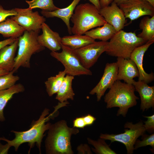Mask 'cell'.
<instances>
[{
  "instance_id": "7",
  "label": "cell",
  "mask_w": 154,
  "mask_h": 154,
  "mask_svg": "<svg viewBox=\"0 0 154 154\" xmlns=\"http://www.w3.org/2000/svg\"><path fill=\"white\" fill-rule=\"evenodd\" d=\"M61 49V52L51 51L50 55L63 65L66 74L74 76L92 75V71L83 65L74 49L62 43Z\"/></svg>"
},
{
  "instance_id": "14",
  "label": "cell",
  "mask_w": 154,
  "mask_h": 154,
  "mask_svg": "<svg viewBox=\"0 0 154 154\" xmlns=\"http://www.w3.org/2000/svg\"><path fill=\"white\" fill-rule=\"evenodd\" d=\"M116 62L118 66L117 80H123L127 84H132L134 78L139 76L135 63L130 58L121 57H117Z\"/></svg>"
},
{
  "instance_id": "12",
  "label": "cell",
  "mask_w": 154,
  "mask_h": 154,
  "mask_svg": "<svg viewBox=\"0 0 154 154\" xmlns=\"http://www.w3.org/2000/svg\"><path fill=\"white\" fill-rule=\"evenodd\" d=\"M118 66L116 62L106 64L100 80L90 92L91 95L96 94L97 101H100L106 90L110 89L117 80Z\"/></svg>"
},
{
  "instance_id": "36",
  "label": "cell",
  "mask_w": 154,
  "mask_h": 154,
  "mask_svg": "<svg viewBox=\"0 0 154 154\" xmlns=\"http://www.w3.org/2000/svg\"><path fill=\"white\" fill-rule=\"evenodd\" d=\"M114 1V0H99L101 8L108 6Z\"/></svg>"
},
{
  "instance_id": "38",
  "label": "cell",
  "mask_w": 154,
  "mask_h": 154,
  "mask_svg": "<svg viewBox=\"0 0 154 154\" xmlns=\"http://www.w3.org/2000/svg\"><path fill=\"white\" fill-rule=\"evenodd\" d=\"M130 0H114L113 2L119 6L120 5L123 4Z\"/></svg>"
},
{
  "instance_id": "3",
  "label": "cell",
  "mask_w": 154,
  "mask_h": 154,
  "mask_svg": "<svg viewBox=\"0 0 154 154\" xmlns=\"http://www.w3.org/2000/svg\"><path fill=\"white\" fill-rule=\"evenodd\" d=\"M104 97L106 108H119L117 116L125 117L129 108L136 105L139 98L135 94V90L133 84L117 80Z\"/></svg>"
},
{
  "instance_id": "17",
  "label": "cell",
  "mask_w": 154,
  "mask_h": 154,
  "mask_svg": "<svg viewBox=\"0 0 154 154\" xmlns=\"http://www.w3.org/2000/svg\"><path fill=\"white\" fill-rule=\"evenodd\" d=\"M142 81H135L133 83L135 91L139 93L140 97V109L143 112L154 108V86H150Z\"/></svg>"
},
{
  "instance_id": "33",
  "label": "cell",
  "mask_w": 154,
  "mask_h": 154,
  "mask_svg": "<svg viewBox=\"0 0 154 154\" xmlns=\"http://www.w3.org/2000/svg\"><path fill=\"white\" fill-rule=\"evenodd\" d=\"M73 127L83 128L86 126L83 117L76 118L73 121Z\"/></svg>"
},
{
  "instance_id": "25",
  "label": "cell",
  "mask_w": 154,
  "mask_h": 154,
  "mask_svg": "<svg viewBox=\"0 0 154 154\" xmlns=\"http://www.w3.org/2000/svg\"><path fill=\"white\" fill-rule=\"evenodd\" d=\"M139 27L142 31L137 37L142 38L146 42H154V16L151 18L145 17L142 18Z\"/></svg>"
},
{
  "instance_id": "24",
  "label": "cell",
  "mask_w": 154,
  "mask_h": 154,
  "mask_svg": "<svg viewBox=\"0 0 154 154\" xmlns=\"http://www.w3.org/2000/svg\"><path fill=\"white\" fill-rule=\"evenodd\" d=\"M25 89L24 86L19 83L9 89L0 91V121L5 120L3 110L8 101L15 94L23 92Z\"/></svg>"
},
{
  "instance_id": "16",
  "label": "cell",
  "mask_w": 154,
  "mask_h": 154,
  "mask_svg": "<svg viewBox=\"0 0 154 154\" xmlns=\"http://www.w3.org/2000/svg\"><path fill=\"white\" fill-rule=\"evenodd\" d=\"M42 33L38 35L37 39L39 44L51 51H57L61 49V38L59 33L53 31L45 22L41 27Z\"/></svg>"
},
{
  "instance_id": "20",
  "label": "cell",
  "mask_w": 154,
  "mask_h": 154,
  "mask_svg": "<svg viewBox=\"0 0 154 154\" xmlns=\"http://www.w3.org/2000/svg\"><path fill=\"white\" fill-rule=\"evenodd\" d=\"M25 30L11 18L0 22V34L4 37L18 38Z\"/></svg>"
},
{
  "instance_id": "19",
  "label": "cell",
  "mask_w": 154,
  "mask_h": 154,
  "mask_svg": "<svg viewBox=\"0 0 154 154\" xmlns=\"http://www.w3.org/2000/svg\"><path fill=\"white\" fill-rule=\"evenodd\" d=\"M18 43V38L13 43L4 47L0 50V69L9 72L13 70Z\"/></svg>"
},
{
  "instance_id": "28",
  "label": "cell",
  "mask_w": 154,
  "mask_h": 154,
  "mask_svg": "<svg viewBox=\"0 0 154 154\" xmlns=\"http://www.w3.org/2000/svg\"><path fill=\"white\" fill-rule=\"evenodd\" d=\"M29 5V8L32 9L40 8L42 11H50L58 9V8L54 4L53 0H32L26 1Z\"/></svg>"
},
{
  "instance_id": "32",
  "label": "cell",
  "mask_w": 154,
  "mask_h": 154,
  "mask_svg": "<svg viewBox=\"0 0 154 154\" xmlns=\"http://www.w3.org/2000/svg\"><path fill=\"white\" fill-rule=\"evenodd\" d=\"M17 14V12L14 8L11 9H4L0 5V22L6 19L9 16L15 15Z\"/></svg>"
},
{
  "instance_id": "39",
  "label": "cell",
  "mask_w": 154,
  "mask_h": 154,
  "mask_svg": "<svg viewBox=\"0 0 154 154\" xmlns=\"http://www.w3.org/2000/svg\"><path fill=\"white\" fill-rule=\"evenodd\" d=\"M9 72L6 70L0 69V76L7 74Z\"/></svg>"
},
{
  "instance_id": "11",
  "label": "cell",
  "mask_w": 154,
  "mask_h": 154,
  "mask_svg": "<svg viewBox=\"0 0 154 154\" xmlns=\"http://www.w3.org/2000/svg\"><path fill=\"white\" fill-rule=\"evenodd\" d=\"M119 6L131 21L143 16H154V7L145 0H130Z\"/></svg>"
},
{
  "instance_id": "31",
  "label": "cell",
  "mask_w": 154,
  "mask_h": 154,
  "mask_svg": "<svg viewBox=\"0 0 154 154\" xmlns=\"http://www.w3.org/2000/svg\"><path fill=\"white\" fill-rule=\"evenodd\" d=\"M143 117L147 119L146 121L144 122L143 126L145 131L149 133H153L154 131V114L150 116H143Z\"/></svg>"
},
{
  "instance_id": "2",
  "label": "cell",
  "mask_w": 154,
  "mask_h": 154,
  "mask_svg": "<svg viewBox=\"0 0 154 154\" xmlns=\"http://www.w3.org/2000/svg\"><path fill=\"white\" fill-rule=\"evenodd\" d=\"M48 130L45 141L46 153H74L71 144V138L72 135L79 132L78 129L69 127L66 121L62 120L51 124Z\"/></svg>"
},
{
  "instance_id": "29",
  "label": "cell",
  "mask_w": 154,
  "mask_h": 154,
  "mask_svg": "<svg viewBox=\"0 0 154 154\" xmlns=\"http://www.w3.org/2000/svg\"><path fill=\"white\" fill-rule=\"evenodd\" d=\"M14 73L12 70L7 74L0 76V91L12 87L19 80V76L14 75Z\"/></svg>"
},
{
  "instance_id": "34",
  "label": "cell",
  "mask_w": 154,
  "mask_h": 154,
  "mask_svg": "<svg viewBox=\"0 0 154 154\" xmlns=\"http://www.w3.org/2000/svg\"><path fill=\"white\" fill-rule=\"evenodd\" d=\"M83 117L86 126L92 125L96 119L95 117L89 114Z\"/></svg>"
},
{
  "instance_id": "15",
  "label": "cell",
  "mask_w": 154,
  "mask_h": 154,
  "mask_svg": "<svg viewBox=\"0 0 154 154\" xmlns=\"http://www.w3.org/2000/svg\"><path fill=\"white\" fill-rule=\"evenodd\" d=\"M153 42L154 41H148L136 48L130 58L135 63L138 69L139 73L138 80L144 81L147 84L154 80V75L153 72L148 74L144 70L143 67V57L145 52Z\"/></svg>"
},
{
  "instance_id": "26",
  "label": "cell",
  "mask_w": 154,
  "mask_h": 154,
  "mask_svg": "<svg viewBox=\"0 0 154 154\" xmlns=\"http://www.w3.org/2000/svg\"><path fill=\"white\" fill-rule=\"evenodd\" d=\"M66 74L64 70L60 71L55 76L48 78L45 82L46 90L49 96H52L57 93Z\"/></svg>"
},
{
  "instance_id": "10",
  "label": "cell",
  "mask_w": 154,
  "mask_h": 154,
  "mask_svg": "<svg viewBox=\"0 0 154 154\" xmlns=\"http://www.w3.org/2000/svg\"><path fill=\"white\" fill-rule=\"evenodd\" d=\"M108 42H95L80 48L74 50L83 65L89 69L98 60L101 54L105 52Z\"/></svg>"
},
{
  "instance_id": "37",
  "label": "cell",
  "mask_w": 154,
  "mask_h": 154,
  "mask_svg": "<svg viewBox=\"0 0 154 154\" xmlns=\"http://www.w3.org/2000/svg\"><path fill=\"white\" fill-rule=\"evenodd\" d=\"M93 5H94L100 11L101 7L100 4L99 0H88Z\"/></svg>"
},
{
  "instance_id": "9",
  "label": "cell",
  "mask_w": 154,
  "mask_h": 154,
  "mask_svg": "<svg viewBox=\"0 0 154 154\" xmlns=\"http://www.w3.org/2000/svg\"><path fill=\"white\" fill-rule=\"evenodd\" d=\"M17 14L11 18L21 26L25 31H40L42 24L46 21L43 16L40 15L37 11L33 12L28 8H15Z\"/></svg>"
},
{
  "instance_id": "4",
  "label": "cell",
  "mask_w": 154,
  "mask_h": 154,
  "mask_svg": "<svg viewBox=\"0 0 154 154\" xmlns=\"http://www.w3.org/2000/svg\"><path fill=\"white\" fill-rule=\"evenodd\" d=\"M70 19L73 24L71 32L74 35H82L107 23L97 8L88 3L77 5Z\"/></svg>"
},
{
  "instance_id": "21",
  "label": "cell",
  "mask_w": 154,
  "mask_h": 154,
  "mask_svg": "<svg viewBox=\"0 0 154 154\" xmlns=\"http://www.w3.org/2000/svg\"><path fill=\"white\" fill-rule=\"evenodd\" d=\"M95 41V40L86 35H74L64 36L61 38V43L73 49H77Z\"/></svg>"
},
{
  "instance_id": "18",
  "label": "cell",
  "mask_w": 154,
  "mask_h": 154,
  "mask_svg": "<svg viewBox=\"0 0 154 154\" xmlns=\"http://www.w3.org/2000/svg\"><path fill=\"white\" fill-rule=\"evenodd\" d=\"M81 0H73L67 7L50 11H42L41 13L46 18L57 17L61 19L65 23L67 28L69 34L71 35V27L70 24V20L73 13L74 10Z\"/></svg>"
},
{
  "instance_id": "23",
  "label": "cell",
  "mask_w": 154,
  "mask_h": 154,
  "mask_svg": "<svg viewBox=\"0 0 154 154\" xmlns=\"http://www.w3.org/2000/svg\"><path fill=\"white\" fill-rule=\"evenodd\" d=\"M102 26L88 31L84 34L95 40L107 41L117 32L115 28L107 23Z\"/></svg>"
},
{
  "instance_id": "5",
  "label": "cell",
  "mask_w": 154,
  "mask_h": 154,
  "mask_svg": "<svg viewBox=\"0 0 154 154\" xmlns=\"http://www.w3.org/2000/svg\"><path fill=\"white\" fill-rule=\"evenodd\" d=\"M147 42L138 37L135 33L121 30L117 32L108 42L105 52L114 57L129 58L134 49Z\"/></svg>"
},
{
  "instance_id": "6",
  "label": "cell",
  "mask_w": 154,
  "mask_h": 154,
  "mask_svg": "<svg viewBox=\"0 0 154 154\" xmlns=\"http://www.w3.org/2000/svg\"><path fill=\"white\" fill-rule=\"evenodd\" d=\"M40 31H25L18 38V49L15 58L13 70L15 72L21 67L29 68L32 56L45 49L39 43L37 37Z\"/></svg>"
},
{
  "instance_id": "1",
  "label": "cell",
  "mask_w": 154,
  "mask_h": 154,
  "mask_svg": "<svg viewBox=\"0 0 154 154\" xmlns=\"http://www.w3.org/2000/svg\"><path fill=\"white\" fill-rule=\"evenodd\" d=\"M49 110L45 108L42 112L39 118L32 123L30 128L28 130L23 131L12 130L14 133L15 138L10 140L4 137H0V140L5 141L7 143L3 145L5 151L7 153L10 147H13L15 151H17L19 146L22 144L28 143L30 149L33 147L35 144L41 153V146L42 139L44 136L45 131L50 128L51 124L47 123L52 117L54 114L48 116Z\"/></svg>"
},
{
  "instance_id": "8",
  "label": "cell",
  "mask_w": 154,
  "mask_h": 154,
  "mask_svg": "<svg viewBox=\"0 0 154 154\" xmlns=\"http://www.w3.org/2000/svg\"><path fill=\"white\" fill-rule=\"evenodd\" d=\"M124 132L119 134H100V138L110 141L111 143L117 141L124 145L128 154L133 153L135 150L134 145L137 138L144 134L146 131L142 121L135 124L127 122L124 125Z\"/></svg>"
},
{
  "instance_id": "35",
  "label": "cell",
  "mask_w": 154,
  "mask_h": 154,
  "mask_svg": "<svg viewBox=\"0 0 154 154\" xmlns=\"http://www.w3.org/2000/svg\"><path fill=\"white\" fill-rule=\"evenodd\" d=\"M17 38H10L4 40L0 41V50L4 47L13 43Z\"/></svg>"
},
{
  "instance_id": "13",
  "label": "cell",
  "mask_w": 154,
  "mask_h": 154,
  "mask_svg": "<svg viewBox=\"0 0 154 154\" xmlns=\"http://www.w3.org/2000/svg\"><path fill=\"white\" fill-rule=\"evenodd\" d=\"M106 21L113 26L117 32L123 29L126 23L122 10L113 2L110 5L101 8L99 11Z\"/></svg>"
},
{
  "instance_id": "27",
  "label": "cell",
  "mask_w": 154,
  "mask_h": 154,
  "mask_svg": "<svg viewBox=\"0 0 154 154\" xmlns=\"http://www.w3.org/2000/svg\"><path fill=\"white\" fill-rule=\"evenodd\" d=\"M89 144L93 145L94 148H92V151L97 154H116L117 153L110 147L105 142V140L100 138L97 140H94L89 138H87Z\"/></svg>"
},
{
  "instance_id": "30",
  "label": "cell",
  "mask_w": 154,
  "mask_h": 154,
  "mask_svg": "<svg viewBox=\"0 0 154 154\" xmlns=\"http://www.w3.org/2000/svg\"><path fill=\"white\" fill-rule=\"evenodd\" d=\"M142 136V140L137 139L135 143L134 148L135 149L138 148L150 145L152 147V151H154V134L148 135L143 134Z\"/></svg>"
},
{
  "instance_id": "40",
  "label": "cell",
  "mask_w": 154,
  "mask_h": 154,
  "mask_svg": "<svg viewBox=\"0 0 154 154\" xmlns=\"http://www.w3.org/2000/svg\"><path fill=\"white\" fill-rule=\"evenodd\" d=\"M149 3L153 7H154V0H145Z\"/></svg>"
},
{
  "instance_id": "22",
  "label": "cell",
  "mask_w": 154,
  "mask_h": 154,
  "mask_svg": "<svg viewBox=\"0 0 154 154\" xmlns=\"http://www.w3.org/2000/svg\"><path fill=\"white\" fill-rule=\"evenodd\" d=\"M74 76L66 74L57 93L56 99L61 104L68 99L73 100L75 94L72 88V82Z\"/></svg>"
}]
</instances>
